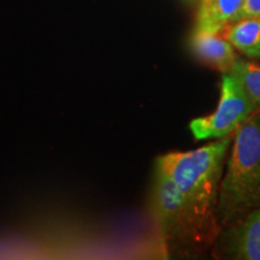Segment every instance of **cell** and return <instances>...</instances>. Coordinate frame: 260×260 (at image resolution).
Instances as JSON below:
<instances>
[{
    "label": "cell",
    "mask_w": 260,
    "mask_h": 260,
    "mask_svg": "<svg viewBox=\"0 0 260 260\" xmlns=\"http://www.w3.org/2000/svg\"><path fill=\"white\" fill-rule=\"evenodd\" d=\"M232 141L229 135L191 151L169 152L155 160L180 194L198 251L212 246L222 230L217 205Z\"/></svg>",
    "instance_id": "obj_1"
},
{
    "label": "cell",
    "mask_w": 260,
    "mask_h": 260,
    "mask_svg": "<svg viewBox=\"0 0 260 260\" xmlns=\"http://www.w3.org/2000/svg\"><path fill=\"white\" fill-rule=\"evenodd\" d=\"M260 207V111L233 134L219 187L217 222L232 225Z\"/></svg>",
    "instance_id": "obj_2"
},
{
    "label": "cell",
    "mask_w": 260,
    "mask_h": 260,
    "mask_svg": "<svg viewBox=\"0 0 260 260\" xmlns=\"http://www.w3.org/2000/svg\"><path fill=\"white\" fill-rule=\"evenodd\" d=\"M151 211L164 245L171 251H198L180 194L170 177L155 165L151 189Z\"/></svg>",
    "instance_id": "obj_3"
},
{
    "label": "cell",
    "mask_w": 260,
    "mask_h": 260,
    "mask_svg": "<svg viewBox=\"0 0 260 260\" xmlns=\"http://www.w3.org/2000/svg\"><path fill=\"white\" fill-rule=\"evenodd\" d=\"M256 110L241 83L232 74L220 81L218 106L211 115L191 119L189 130L195 140H217L233 135Z\"/></svg>",
    "instance_id": "obj_4"
},
{
    "label": "cell",
    "mask_w": 260,
    "mask_h": 260,
    "mask_svg": "<svg viewBox=\"0 0 260 260\" xmlns=\"http://www.w3.org/2000/svg\"><path fill=\"white\" fill-rule=\"evenodd\" d=\"M211 247L216 259L260 260V207L220 230Z\"/></svg>",
    "instance_id": "obj_5"
},
{
    "label": "cell",
    "mask_w": 260,
    "mask_h": 260,
    "mask_svg": "<svg viewBox=\"0 0 260 260\" xmlns=\"http://www.w3.org/2000/svg\"><path fill=\"white\" fill-rule=\"evenodd\" d=\"M189 46L200 61L224 74L232 70L239 58L233 45L220 32L193 31Z\"/></svg>",
    "instance_id": "obj_6"
},
{
    "label": "cell",
    "mask_w": 260,
    "mask_h": 260,
    "mask_svg": "<svg viewBox=\"0 0 260 260\" xmlns=\"http://www.w3.org/2000/svg\"><path fill=\"white\" fill-rule=\"evenodd\" d=\"M243 0H200L193 31L220 32L235 22Z\"/></svg>",
    "instance_id": "obj_7"
},
{
    "label": "cell",
    "mask_w": 260,
    "mask_h": 260,
    "mask_svg": "<svg viewBox=\"0 0 260 260\" xmlns=\"http://www.w3.org/2000/svg\"><path fill=\"white\" fill-rule=\"evenodd\" d=\"M220 34L242 54L260 59V16L233 22Z\"/></svg>",
    "instance_id": "obj_8"
},
{
    "label": "cell",
    "mask_w": 260,
    "mask_h": 260,
    "mask_svg": "<svg viewBox=\"0 0 260 260\" xmlns=\"http://www.w3.org/2000/svg\"><path fill=\"white\" fill-rule=\"evenodd\" d=\"M229 74L241 83L247 95L260 111V64L237 58Z\"/></svg>",
    "instance_id": "obj_9"
},
{
    "label": "cell",
    "mask_w": 260,
    "mask_h": 260,
    "mask_svg": "<svg viewBox=\"0 0 260 260\" xmlns=\"http://www.w3.org/2000/svg\"><path fill=\"white\" fill-rule=\"evenodd\" d=\"M255 16H260V0H243L242 8L240 10L235 22L241 18L255 17Z\"/></svg>",
    "instance_id": "obj_10"
},
{
    "label": "cell",
    "mask_w": 260,
    "mask_h": 260,
    "mask_svg": "<svg viewBox=\"0 0 260 260\" xmlns=\"http://www.w3.org/2000/svg\"><path fill=\"white\" fill-rule=\"evenodd\" d=\"M187 2H197V0H187Z\"/></svg>",
    "instance_id": "obj_11"
}]
</instances>
